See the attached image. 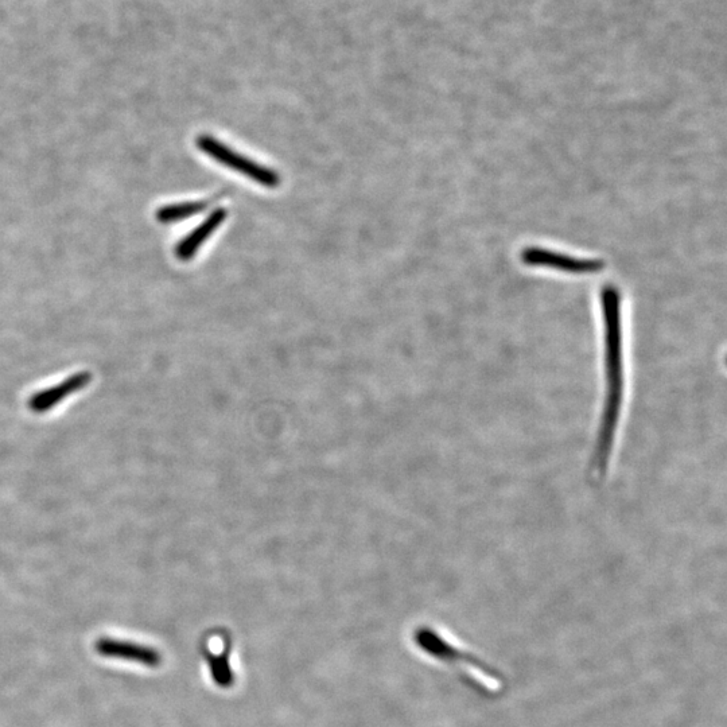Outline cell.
I'll list each match as a JSON object with an SVG mask.
<instances>
[{
  "label": "cell",
  "mask_w": 727,
  "mask_h": 727,
  "mask_svg": "<svg viewBox=\"0 0 727 727\" xmlns=\"http://www.w3.org/2000/svg\"><path fill=\"white\" fill-rule=\"evenodd\" d=\"M211 200L181 202V204H173L162 206L158 209L157 217L159 223L170 224L177 221L188 219L198 215V213L206 211L211 206Z\"/></svg>",
  "instance_id": "cell-5"
},
{
  "label": "cell",
  "mask_w": 727,
  "mask_h": 727,
  "mask_svg": "<svg viewBox=\"0 0 727 727\" xmlns=\"http://www.w3.org/2000/svg\"><path fill=\"white\" fill-rule=\"evenodd\" d=\"M95 648L101 656L131 660V662L141 663L146 667L157 668L162 663L161 653L157 649L110 639V637H101L96 641Z\"/></svg>",
  "instance_id": "cell-3"
},
{
  "label": "cell",
  "mask_w": 727,
  "mask_h": 727,
  "mask_svg": "<svg viewBox=\"0 0 727 727\" xmlns=\"http://www.w3.org/2000/svg\"><path fill=\"white\" fill-rule=\"evenodd\" d=\"M227 216V209H216L215 212L211 213V216L204 223L198 225L190 235L180 241V244L176 247L177 258L182 262H188V260L192 259L198 248L224 223Z\"/></svg>",
  "instance_id": "cell-4"
},
{
  "label": "cell",
  "mask_w": 727,
  "mask_h": 727,
  "mask_svg": "<svg viewBox=\"0 0 727 727\" xmlns=\"http://www.w3.org/2000/svg\"><path fill=\"white\" fill-rule=\"evenodd\" d=\"M520 258L526 266L547 267L570 274H593L604 268L601 260L573 258L539 247L524 248Z\"/></svg>",
  "instance_id": "cell-2"
},
{
  "label": "cell",
  "mask_w": 727,
  "mask_h": 727,
  "mask_svg": "<svg viewBox=\"0 0 727 727\" xmlns=\"http://www.w3.org/2000/svg\"><path fill=\"white\" fill-rule=\"evenodd\" d=\"M206 659H208L209 668H211L212 678L215 680L217 686L228 688L231 687L235 682V676L228 662V653H220V655H212V653L206 652Z\"/></svg>",
  "instance_id": "cell-6"
},
{
  "label": "cell",
  "mask_w": 727,
  "mask_h": 727,
  "mask_svg": "<svg viewBox=\"0 0 727 727\" xmlns=\"http://www.w3.org/2000/svg\"><path fill=\"white\" fill-rule=\"evenodd\" d=\"M196 145L209 158L215 159L216 162L227 166L228 169L235 170L237 173L250 178V180L258 182L259 185L266 186V188H276L281 184V177L276 171H272L266 166L259 165V163L235 153V151L212 138V136H198Z\"/></svg>",
  "instance_id": "cell-1"
}]
</instances>
